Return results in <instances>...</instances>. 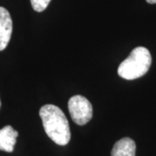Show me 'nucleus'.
<instances>
[{
  "label": "nucleus",
  "mask_w": 156,
  "mask_h": 156,
  "mask_svg": "<svg viewBox=\"0 0 156 156\" xmlns=\"http://www.w3.org/2000/svg\"><path fill=\"white\" fill-rule=\"evenodd\" d=\"M39 115L45 133L50 139L57 145H67L71 135L69 124L63 112L58 107L47 104L40 108Z\"/></svg>",
  "instance_id": "f257e3e1"
},
{
  "label": "nucleus",
  "mask_w": 156,
  "mask_h": 156,
  "mask_svg": "<svg viewBox=\"0 0 156 156\" xmlns=\"http://www.w3.org/2000/svg\"><path fill=\"white\" fill-rule=\"evenodd\" d=\"M152 63L150 52L145 47H136L120 64L118 75L126 80L141 77L148 71Z\"/></svg>",
  "instance_id": "f03ea898"
},
{
  "label": "nucleus",
  "mask_w": 156,
  "mask_h": 156,
  "mask_svg": "<svg viewBox=\"0 0 156 156\" xmlns=\"http://www.w3.org/2000/svg\"><path fill=\"white\" fill-rule=\"evenodd\" d=\"M69 111L73 122L77 125L83 126L92 119L93 108L89 101L83 95L72 96L68 102Z\"/></svg>",
  "instance_id": "7ed1b4c3"
},
{
  "label": "nucleus",
  "mask_w": 156,
  "mask_h": 156,
  "mask_svg": "<svg viewBox=\"0 0 156 156\" xmlns=\"http://www.w3.org/2000/svg\"><path fill=\"white\" fill-rule=\"evenodd\" d=\"M12 34V19L9 11L0 7V51L7 47Z\"/></svg>",
  "instance_id": "20e7f679"
},
{
  "label": "nucleus",
  "mask_w": 156,
  "mask_h": 156,
  "mask_svg": "<svg viewBox=\"0 0 156 156\" xmlns=\"http://www.w3.org/2000/svg\"><path fill=\"white\" fill-rule=\"evenodd\" d=\"M18 133L11 126H5L0 129V150L8 153L13 152Z\"/></svg>",
  "instance_id": "39448f33"
},
{
  "label": "nucleus",
  "mask_w": 156,
  "mask_h": 156,
  "mask_svg": "<svg viewBox=\"0 0 156 156\" xmlns=\"http://www.w3.org/2000/svg\"><path fill=\"white\" fill-rule=\"evenodd\" d=\"M136 145L134 140L128 137L115 142L112 149L111 156H135Z\"/></svg>",
  "instance_id": "423d86ee"
},
{
  "label": "nucleus",
  "mask_w": 156,
  "mask_h": 156,
  "mask_svg": "<svg viewBox=\"0 0 156 156\" xmlns=\"http://www.w3.org/2000/svg\"><path fill=\"white\" fill-rule=\"evenodd\" d=\"M50 1L51 0H30V4L34 11L42 12L48 7Z\"/></svg>",
  "instance_id": "0eeeda50"
},
{
  "label": "nucleus",
  "mask_w": 156,
  "mask_h": 156,
  "mask_svg": "<svg viewBox=\"0 0 156 156\" xmlns=\"http://www.w3.org/2000/svg\"><path fill=\"white\" fill-rule=\"evenodd\" d=\"M148 4H156V0H146Z\"/></svg>",
  "instance_id": "6e6552de"
},
{
  "label": "nucleus",
  "mask_w": 156,
  "mask_h": 156,
  "mask_svg": "<svg viewBox=\"0 0 156 156\" xmlns=\"http://www.w3.org/2000/svg\"><path fill=\"white\" fill-rule=\"evenodd\" d=\"M0 107H1V101H0Z\"/></svg>",
  "instance_id": "1a4fd4ad"
}]
</instances>
